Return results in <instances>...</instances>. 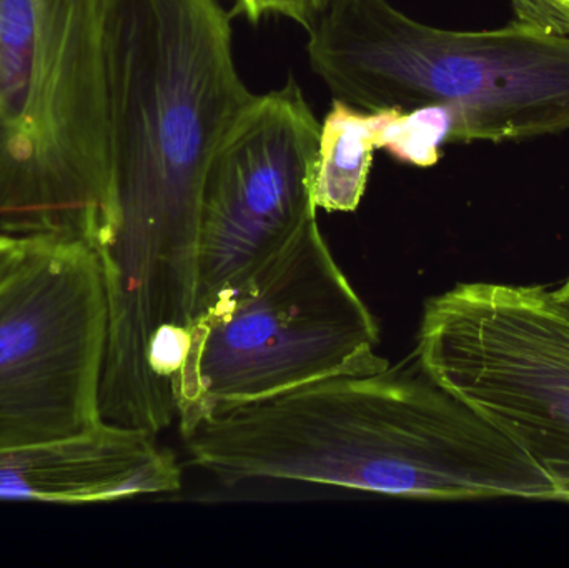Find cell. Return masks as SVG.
<instances>
[{"label": "cell", "mask_w": 569, "mask_h": 568, "mask_svg": "<svg viewBox=\"0 0 569 568\" xmlns=\"http://www.w3.org/2000/svg\"><path fill=\"white\" fill-rule=\"evenodd\" d=\"M112 229L99 252L109 303L102 402L162 400L149 369L160 333L190 326L210 160L252 102L217 0H106Z\"/></svg>", "instance_id": "cell-1"}, {"label": "cell", "mask_w": 569, "mask_h": 568, "mask_svg": "<svg viewBox=\"0 0 569 568\" xmlns=\"http://www.w3.org/2000/svg\"><path fill=\"white\" fill-rule=\"evenodd\" d=\"M222 482L284 480L430 500H558L540 466L417 359L217 413L186 437Z\"/></svg>", "instance_id": "cell-2"}, {"label": "cell", "mask_w": 569, "mask_h": 568, "mask_svg": "<svg viewBox=\"0 0 569 568\" xmlns=\"http://www.w3.org/2000/svg\"><path fill=\"white\" fill-rule=\"evenodd\" d=\"M311 70L363 110L443 106L451 143L523 142L569 130V37L511 22L448 30L388 0H331L310 30Z\"/></svg>", "instance_id": "cell-3"}, {"label": "cell", "mask_w": 569, "mask_h": 568, "mask_svg": "<svg viewBox=\"0 0 569 568\" xmlns=\"http://www.w3.org/2000/svg\"><path fill=\"white\" fill-rule=\"evenodd\" d=\"M106 0H0V230L112 229Z\"/></svg>", "instance_id": "cell-4"}, {"label": "cell", "mask_w": 569, "mask_h": 568, "mask_svg": "<svg viewBox=\"0 0 569 568\" xmlns=\"http://www.w3.org/2000/svg\"><path fill=\"white\" fill-rule=\"evenodd\" d=\"M380 329L335 260L317 216L197 313L172 379L183 439L227 410L377 369Z\"/></svg>", "instance_id": "cell-5"}, {"label": "cell", "mask_w": 569, "mask_h": 568, "mask_svg": "<svg viewBox=\"0 0 569 568\" xmlns=\"http://www.w3.org/2000/svg\"><path fill=\"white\" fill-rule=\"evenodd\" d=\"M413 356L569 502V306L555 290L458 283L425 303Z\"/></svg>", "instance_id": "cell-6"}, {"label": "cell", "mask_w": 569, "mask_h": 568, "mask_svg": "<svg viewBox=\"0 0 569 568\" xmlns=\"http://www.w3.org/2000/svg\"><path fill=\"white\" fill-rule=\"evenodd\" d=\"M109 303L99 252L27 237L0 277V454L102 422Z\"/></svg>", "instance_id": "cell-7"}, {"label": "cell", "mask_w": 569, "mask_h": 568, "mask_svg": "<svg viewBox=\"0 0 569 568\" xmlns=\"http://www.w3.org/2000/svg\"><path fill=\"white\" fill-rule=\"evenodd\" d=\"M318 137L320 122L293 80L253 97L227 130L203 182L193 317L317 216Z\"/></svg>", "instance_id": "cell-8"}, {"label": "cell", "mask_w": 569, "mask_h": 568, "mask_svg": "<svg viewBox=\"0 0 569 568\" xmlns=\"http://www.w3.org/2000/svg\"><path fill=\"white\" fill-rule=\"evenodd\" d=\"M182 474L156 436L102 422L80 436L0 454V499L113 502L177 492Z\"/></svg>", "instance_id": "cell-9"}, {"label": "cell", "mask_w": 569, "mask_h": 568, "mask_svg": "<svg viewBox=\"0 0 569 568\" xmlns=\"http://www.w3.org/2000/svg\"><path fill=\"white\" fill-rule=\"evenodd\" d=\"M400 109L363 110L333 99L320 122L313 200L327 212H353L367 190L373 152Z\"/></svg>", "instance_id": "cell-10"}, {"label": "cell", "mask_w": 569, "mask_h": 568, "mask_svg": "<svg viewBox=\"0 0 569 568\" xmlns=\"http://www.w3.org/2000/svg\"><path fill=\"white\" fill-rule=\"evenodd\" d=\"M453 129V113L447 107L398 110L381 132L378 150H385L397 162L428 169L440 162L441 149L451 143Z\"/></svg>", "instance_id": "cell-11"}, {"label": "cell", "mask_w": 569, "mask_h": 568, "mask_svg": "<svg viewBox=\"0 0 569 568\" xmlns=\"http://www.w3.org/2000/svg\"><path fill=\"white\" fill-rule=\"evenodd\" d=\"M237 12L243 13L250 22L257 23L263 17L276 13L287 17L310 32L323 16L331 0H236Z\"/></svg>", "instance_id": "cell-12"}, {"label": "cell", "mask_w": 569, "mask_h": 568, "mask_svg": "<svg viewBox=\"0 0 569 568\" xmlns=\"http://www.w3.org/2000/svg\"><path fill=\"white\" fill-rule=\"evenodd\" d=\"M513 22L538 32L569 37V0H510Z\"/></svg>", "instance_id": "cell-13"}, {"label": "cell", "mask_w": 569, "mask_h": 568, "mask_svg": "<svg viewBox=\"0 0 569 568\" xmlns=\"http://www.w3.org/2000/svg\"><path fill=\"white\" fill-rule=\"evenodd\" d=\"M27 237L0 233V277L17 262L26 247Z\"/></svg>", "instance_id": "cell-14"}, {"label": "cell", "mask_w": 569, "mask_h": 568, "mask_svg": "<svg viewBox=\"0 0 569 568\" xmlns=\"http://www.w3.org/2000/svg\"><path fill=\"white\" fill-rule=\"evenodd\" d=\"M555 296H557L561 302L569 306V277L563 283H561L560 289L555 290Z\"/></svg>", "instance_id": "cell-15"}]
</instances>
